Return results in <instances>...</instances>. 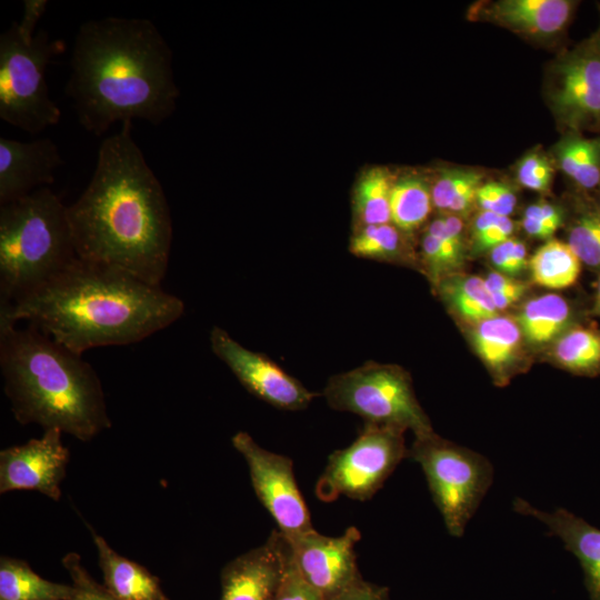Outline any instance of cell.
<instances>
[{
  "label": "cell",
  "mask_w": 600,
  "mask_h": 600,
  "mask_svg": "<svg viewBox=\"0 0 600 600\" xmlns=\"http://www.w3.org/2000/svg\"><path fill=\"white\" fill-rule=\"evenodd\" d=\"M514 240V238H510L489 250L490 262L496 271L508 276Z\"/></svg>",
  "instance_id": "b9f144b4"
},
{
  "label": "cell",
  "mask_w": 600,
  "mask_h": 600,
  "mask_svg": "<svg viewBox=\"0 0 600 600\" xmlns=\"http://www.w3.org/2000/svg\"><path fill=\"white\" fill-rule=\"evenodd\" d=\"M451 311L472 326L499 314L484 279L452 274L434 288Z\"/></svg>",
  "instance_id": "484cf974"
},
{
  "label": "cell",
  "mask_w": 600,
  "mask_h": 600,
  "mask_svg": "<svg viewBox=\"0 0 600 600\" xmlns=\"http://www.w3.org/2000/svg\"><path fill=\"white\" fill-rule=\"evenodd\" d=\"M210 347L253 396L274 408L298 411L309 407L319 394L307 389L266 354L252 351L224 329L216 326L210 331Z\"/></svg>",
  "instance_id": "8fae6325"
},
{
  "label": "cell",
  "mask_w": 600,
  "mask_h": 600,
  "mask_svg": "<svg viewBox=\"0 0 600 600\" xmlns=\"http://www.w3.org/2000/svg\"><path fill=\"white\" fill-rule=\"evenodd\" d=\"M567 243L582 264L600 271V211L586 193L577 200L568 228Z\"/></svg>",
  "instance_id": "1f68e13d"
},
{
  "label": "cell",
  "mask_w": 600,
  "mask_h": 600,
  "mask_svg": "<svg viewBox=\"0 0 600 600\" xmlns=\"http://www.w3.org/2000/svg\"><path fill=\"white\" fill-rule=\"evenodd\" d=\"M328 406L361 417L364 422L411 430L416 438L433 433L410 374L397 364L367 361L332 376L324 389Z\"/></svg>",
  "instance_id": "52a82bcc"
},
{
  "label": "cell",
  "mask_w": 600,
  "mask_h": 600,
  "mask_svg": "<svg viewBox=\"0 0 600 600\" xmlns=\"http://www.w3.org/2000/svg\"><path fill=\"white\" fill-rule=\"evenodd\" d=\"M551 106L569 131L600 130V54L588 39L554 68Z\"/></svg>",
  "instance_id": "5bb4252c"
},
{
  "label": "cell",
  "mask_w": 600,
  "mask_h": 600,
  "mask_svg": "<svg viewBox=\"0 0 600 600\" xmlns=\"http://www.w3.org/2000/svg\"><path fill=\"white\" fill-rule=\"evenodd\" d=\"M589 40L593 48L597 50V52L600 54V28Z\"/></svg>",
  "instance_id": "f6af8a7d"
},
{
  "label": "cell",
  "mask_w": 600,
  "mask_h": 600,
  "mask_svg": "<svg viewBox=\"0 0 600 600\" xmlns=\"http://www.w3.org/2000/svg\"><path fill=\"white\" fill-rule=\"evenodd\" d=\"M513 510L539 520L551 536L561 539L582 567L590 599L600 600V530L568 510L558 508L547 512L519 497L513 500Z\"/></svg>",
  "instance_id": "e0dca14e"
},
{
  "label": "cell",
  "mask_w": 600,
  "mask_h": 600,
  "mask_svg": "<svg viewBox=\"0 0 600 600\" xmlns=\"http://www.w3.org/2000/svg\"><path fill=\"white\" fill-rule=\"evenodd\" d=\"M276 600H324L307 584L292 564L291 557Z\"/></svg>",
  "instance_id": "8d00e7d4"
},
{
  "label": "cell",
  "mask_w": 600,
  "mask_h": 600,
  "mask_svg": "<svg viewBox=\"0 0 600 600\" xmlns=\"http://www.w3.org/2000/svg\"><path fill=\"white\" fill-rule=\"evenodd\" d=\"M514 224L509 217H499L498 220L479 238L472 240L473 250L486 252L493 247L512 238Z\"/></svg>",
  "instance_id": "74e56055"
},
{
  "label": "cell",
  "mask_w": 600,
  "mask_h": 600,
  "mask_svg": "<svg viewBox=\"0 0 600 600\" xmlns=\"http://www.w3.org/2000/svg\"><path fill=\"white\" fill-rule=\"evenodd\" d=\"M62 566L69 573L73 593L70 600H118L104 586L98 583L81 562V557L69 552L62 558Z\"/></svg>",
  "instance_id": "d6a6232c"
},
{
  "label": "cell",
  "mask_w": 600,
  "mask_h": 600,
  "mask_svg": "<svg viewBox=\"0 0 600 600\" xmlns=\"http://www.w3.org/2000/svg\"><path fill=\"white\" fill-rule=\"evenodd\" d=\"M21 20L17 21L18 29L26 42H31L36 36V27L49 4L47 0H23Z\"/></svg>",
  "instance_id": "60d3db41"
},
{
  "label": "cell",
  "mask_w": 600,
  "mask_h": 600,
  "mask_svg": "<svg viewBox=\"0 0 600 600\" xmlns=\"http://www.w3.org/2000/svg\"><path fill=\"white\" fill-rule=\"evenodd\" d=\"M63 50L46 30L31 42L21 37L17 21L0 34V118L37 134L60 121L61 111L50 98L46 70Z\"/></svg>",
  "instance_id": "8992f818"
},
{
  "label": "cell",
  "mask_w": 600,
  "mask_h": 600,
  "mask_svg": "<svg viewBox=\"0 0 600 600\" xmlns=\"http://www.w3.org/2000/svg\"><path fill=\"white\" fill-rule=\"evenodd\" d=\"M382 167L363 172L352 192V229L391 222L390 200L394 182Z\"/></svg>",
  "instance_id": "4316f807"
},
{
  "label": "cell",
  "mask_w": 600,
  "mask_h": 600,
  "mask_svg": "<svg viewBox=\"0 0 600 600\" xmlns=\"http://www.w3.org/2000/svg\"><path fill=\"white\" fill-rule=\"evenodd\" d=\"M522 218L531 219L547 224L556 230L563 226L564 211L554 203L539 200L526 208Z\"/></svg>",
  "instance_id": "ab89813d"
},
{
  "label": "cell",
  "mask_w": 600,
  "mask_h": 600,
  "mask_svg": "<svg viewBox=\"0 0 600 600\" xmlns=\"http://www.w3.org/2000/svg\"><path fill=\"white\" fill-rule=\"evenodd\" d=\"M476 203L481 210L509 217L516 208L517 197L508 184L489 181L478 188Z\"/></svg>",
  "instance_id": "e575fe53"
},
{
  "label": "cell",
  "mask_w": 600,
  "mask_h": 600,
  "mask_svg": "<svg viewBox=\"0 0 600 600\" xmlns=\"http://www.w3.org/2000/svg\"><path fill=\"white\" fill-rule=\"evenodd\" d=\"M553 174V163L538 152L526 154L517 167L519 183L537 192H546L550 189Z\"/></svg>",
  "instance_id": "836d02e7"
},
{
  "label": "cell",
  "mask_w": 600,
  "mask_h": 600,
  "mask_svg": "<svg viewBox=\"0 0 600 600\" xmlns=\"http://www.w3.org/2000/svg\"><path fill=\"white\" fill-rule=\"evenodd\" d=\"M72 584L49 581L23 560L0 558V600H70Z\"/></svg>",
  "instance_id": "d4e9b609"
},
{
  "label": "cell",
  "mask_w": 600,
  "mask_h": 600,
  "mask_svg": "<svg viewBox=\"0 0 600 600\" xmlns=\"http://www.w3.org/2000/svg\"><path fill=\"white\" fill-rule=\"evenodd\" d=\"M571 319V306L557 293L530 299L516 318L523 339L533 347L553 343L570 328Z\"/></svg>",
  "instance_id": "7402d4cb"
},
{
  "label": "cell",
  "mask_w": 600,
  "mask_h": 600,
  "mask_svg": "<svg viewBox=\"0 0 600 600\" xmlns=\"http://www.w3.org/2000/svg\"><path fill=\"white\" fill-rule=\"evenodd\" d=\"M69 459V449L58 429L44 430L40 438L8 447L0 451V493L29 490L59 501Z\"/></svg>",
  "instance_id": "4fadbf2b"
},
{
  "label": "cell",
  "mask_w": 600,
  "mask_h": 600,
  "mask_svg": "<svg viewBox=\"0 0 600 600\" xmlns=\"http://www.w3.org/2000/svg\"><path fill=\"white\" fill-rule=\"evenodd\" d=\"M404 430L364 422L356 440L333 451L316 484V496L333 501L371 499L397 466L408 458Z\"/></svg>",
  "instance_id": "9c48e42d"
},
{
  "label": "cell",
  "mask_w": 600,
  "mask_h": 600,
  "mask_svg": "<svg viewBox=\"0 0 600 600\" xmlns=\"http://www.w3.org/2000/svg\"><path fill=\"white\" fill-rule=\"evenodd\" d=\"M522 339L517 320L510 317L498 314L472 326L473 348L499 384L513 372Z\"/></svg>",
  "instance_id": "44dd1931"
},
{
  "label": "cell",
  "mask_w": 600,
  "mask_h": 600,
  "mask_svg": "<svg viewBox=\"0 0 600 600\" xmlns=\"http://www.w3.org/2000/svg\"><path fill=\"white\" fill-rule=\"evenodd\" d=\"M98 552L104 588L118 600H170L159 579L143 566L119 554L88 524Z\"/></svg>",
  "instance_id": "ffe728a7"
},
{
  "label": "cell",
  "mask_w": 600,
  "mask_h": 600,
  "mask_svg": "<svg viewBox=\"0 0 600 600\" xmlns=\"http://www.w3.org/2000/svg\"><path fill=\"white\" fill-rule=\"evenodd\" d=\"M528 266L534 283L561 290L578 281L582 263L567 242L550 239L533 253Z\"/></svg>",
  "instance_id": "f1b7e54d"
},
{
  "label": "cell",
  "mask_w": 600,
  "mask_h": 600,
  "mask_svg": "<svg viewBox=\"0 0 600 600\" xmlns=\"http://www.w3.org/2000/svg\"><path fill=\"white\" fill-rule=\"evenodd\" d=\"M0 321V369L16 420L89 441L111 427L100 379L81 354L30 324Z\"/></svg>",
  "instance_id": "277c9868"
},
{
  "label": "cell",
  "mask_w": 600,
  "mask_h": 600,
  "mask_svg": "<svg viewBox=\"0 0 600 600\" xmlns=\"http://www.w3.org/2000/svg\"><path fill=\"white\" fill-rule=\"evenodd\" d=\"M594 202H596V206H597L598 210L600 211V187L596 191Z\"/></svg>",
  "instance_id": "bcb514c9"
},
{
  "label": "cell",
  "mask_w": 600,
  "mask_h": 600,
  "mask_svg": "<svg viewBox=\"0 0 600 600\" xmlns=\"http://www.w3.org/2000/svg\"><path fill=\"white\" fill-rule=\"evenodd\" d=\"M290 561V547L279 531L229 561L221 570V600H276Z\"/></svg>",
  "instance_id": "9a60e30c"
},
{
  "label": "cell",
  "mask_w": 600,
  "mask_h": 600,
  "mask_svg": "<svg viewBox=\"0 0 600 600\" xmlns=\"http://www.w3.org/2000/svg\"><path fill=\"white\" fill-rule=\"evenodd\" d=\"M78 258L67 206L49 187L0 206V307L40 289Z\"/></svg>",
  "instance_id": "5b68a950"
},
{
  "label": "cell",
  "mask_w": 600,
  "mask_h": 600,
  "mask_svg": "<svg viewBox=\"0 0 600 600\" xmlns=\"http://www.w3.org/2000/svg\"><path fill=\"white\" fill-rule=\"evenodd\" d=\"M183 301L106 263L78 258L40 289L0 307V321L26 320L78 354L142 341L176 322Z\"/></svg>",
  "instance_id": "3957f363"
},
{
  "label": "cell",
  "mask_w": 600,
  "mask_h": 600,
  "mask_svg": "<svg viewBox=\"0 0 600 600\" xmlns=\"http://www.w3.org/2000/svg\"><path fill=\"white\" fill-rule=\"evenodd\" d=\"M62 163L57 144L49 138L21 142L1 137L0 204L51 184Z\"/></svg>",
  "instance_id": "2e32d148"
},
{
  "label": "cell",
  "mask_w": 600,
  "mask_h": 600,
  "mask_svg": "<svg viewBox=\"0 0 600 600\" xmlns=\"http://www.w3.org/2000/svg\"><path fill=\"white\" fill-rule=\"evenodd\" d=\"M484 282L499 312L519 301L528 291L526 282L498 271L489 273L484 278Z\"/></svg>",
  "instance_id": "d590c367"
},
{
  "label": "cell",
  "mask_w": 600,
  "mask_h": 600,
  "mask_svg": "<svg viewBox=\"0 0 600 600\" xmlns=\"http://www.w3.org/2000/svg\"><path fill=\"white\" fill-rule=\"evenodd\" d=\"M522 228L528 236L542 240L552 239L557 231L547 224L527 218H522Z\"/></svg>",
  "instance_id": "7bdbcfd3"
},
{
  "label": "cell",
  "mask_w": 600,
  "mask_h": 600,
  "mask_svg": "<svg viewBox=\"0 0 600 600\" xmlns=\"http://www.w3.org/2000/svg\"><path fill=\"white\" fill-rule=\"evenodd\" d=\"M172 50L143 18L83 22L76 34L66 94L80 124L101 136L116 122L159 126L176 110Z\"/></svg>",
  "instance_id": "7a4b0ae2"
},
{
  "label": "cell",
  "mask_w": 600,
  "mask_h": 600,
  "mask_svg": "<svg viewBox=\"0 0 600 600\" xmlns=\"http://www.w3.org/2000/svg\"><path fill=\"white\" fill-rule=\"evenodd\" d=\"M433 208L431 184L417 174L396 179L390 200L391 223L406 234H412L428 220Z\"/></svg>",
  "instance_id": "83f0119b"
},
{
  "label": "cell",
  "mask_w": 600,
  "mask_h": 600,
  "mask_svg": "<svg viewBox=\"0 0 600 600\" xmlns=\"http://www.w3.org/2000/svg\"><path fill=\"white\" fill-rule=\"evenodd\" d=\"M578 2L571 0H500L482 14L498 24L531 37H553L571 21Z\"/></svg>",
  "instance_id": "ac0fdd59"
},
{
  "label": "cell",
  "mask_w": 600,
  "mask_h": 600,
  "mask_svg": "<svg viewBox=\"0 0 600 600\" xmlns=\"http://www.w3.org/2000/svg\"><path fill=\"white\" fill-rule=\"evenodd\" d=\"M67 212L80 259L161 286L172 219L161 183L132 138L131 121L102 141L91 180Z\"/></svg>",
  "instance_id": "6da1fadb"
},
{
  "label": "cell",
  "mask_w": 600,
  "mask_h": 600,
  "mask_svg": "<svg viewBox=\"0 0 600 600\" xmlns=\"http://www.w3.org/2000/svg\"><path fill=\"white\" fill-rule=\"evenodd\" d=\"M349 251L359 258L416 267L418 253L408 241V234L391 222L352 229Z\"/></svg>",
  "instance_id": "cb8c5ba5"
},
{
  "label": "cell",
  "mask_w": 600,
  "mask_h": 600,
  "mask_svg": "<svg viewBox=\"0 0 600 600\" xmlns=\"http://www.w3.org/2000/svg\"><path fill=\"white\" fill-rule=\"evenodd\" d=\"M554 164L582 193L600 187V137L588 138L579 131L568 133L553 148Z\"/></svg>",
  "instance_id": "603a6c76"
},
{
  "label": "cell",
  "mask_w": 600,
  "mask_h": 600,
  "mask_svg": "<svg viewBox=\"0 0 600 600\" xmlns=\"http://www.w3.org/2000/svg\"><path fill=\"white\" fill-rule=\"evenodd\" d=\"M233 448L244 458L252 488L286 537L313 530L310 513L296 482L292 460L260 447L246 431L231 438Z\"/></svg>",
  "instance_id": "30bf717a"
},
{
  "label": "cell",
  "mask_w": 600,
  "mask_h": 600,
  "mask_svg": "<svg viewBox=\"0 0 600 600\" xmlns=\"http://www.w3.org/2000/svg\"><path fill=\"white\" fill-rule=\"evenodd\" d=\"M330 600H391L388 587L360 578Z\"/></svg>",
  "instance_id": "f35d334b"
},
{
  "label": "cell",
  "mask_w": 600,
  "mask_h": 600,
  "mask_svg": "<svg viewBox=\"0 0 600 600\" xmlns=\"http://www.w3.org/2000/svg\"><path fill=\"white\" fill-rule=\"evenodd\" d=\"M462 218L441 213L424 228L419 243L418 263L434 289L443 279L459 273L466 259Z\"/></svg>",
  "instance_id": "d6986e66"
},
{
  "label": "cell",
  "mask_w": 600,
  "mask_h": 600,
  "mask_svg": "<svg viewBox=\"0 0 600 600\" xmlns=\"http://www.w3.org/2000/svg\"><path fill=\"white\" fill-rule=\"evenodd\" d=\"M552 357L563 369L583 376L600 372V329L573 326L553 343Z\"/></svg>",
  "instance_id": "f546056e"
},
{
  "label": "cell",
  "mask_w": 600,
  "mask_h": 600,
  "mask_svg": "<svg viewBox=\"0 0 600 600\" xmlns=\"http://www.w3.org/2000/svg\"><path fill=\"white\" fill-rule=\"evenodd\" d=\"M593 310L600 317V277L597 282Z\"/></svg>",
  "instance_id": "ee69618b"
},
{
  "label": "cell",
  "mask_w": 600,
  "mask_h": 600,
  "mask_svg": "<svg viewBox=\"0 0 600 600\" xmlns=\"http://www.w3.org/2000/svg\"><path fill=\"white\" fill-rule=\"evenodd\" d=\"M408 458L420 464L448 532L462 537L493 481L491 462L434 432L416 438Z\"/></svg>",
  "instance_id": "ba28073f"
},
{
  "label": "cell",
  "mask_w": 600,
  "mask_h": 600,
  "mask_svg": "<svg viewBox=\"0 0 600 600\" xmlns=\"http://www.w3.org/2000/svg\"><path fill=\"white\" fill-rule=\"evenodd\" d=\"M482 182V174L474 170L449 169L442 171L431 184L433 208L441 213L462 218L477 204V190Z\"/></svg>",
  "instance_id": "4dcf8cb0"
},
{
  "label": "cell",
  "mask_w": 600,
  "mask_h": 600,
  "mask_svg": "<svg viewBox=\"0 0 600 600\" xmlns=\"http://www.w3.org/2000/svg\"><path fill=\"white\" fill-rule=\"evenodd\" d=\"M360 539L361 533L356 527H349L338 537L323 536L313 529L287 538L293 567L324 600L332 599L362 578L354 551Z\"/></svg>",
  "instance_id": "7c38bea8"
}]
</instances>
